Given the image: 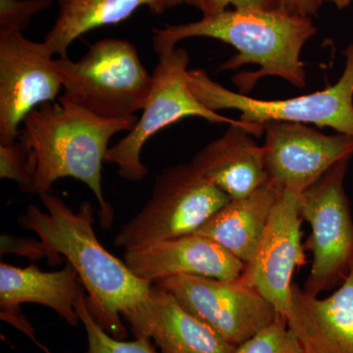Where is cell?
Segmentation results:
<instances>
[{
	"instance_id": "obj_3",
	"label": "cell",
	"mask_w": 353,
	"mask_h": 353,
	"mask_svg": "<svg viewBox=\"0 0 353 353\" xmlns=\"http://www.w3.org/2000/svg\"><path fill=\"white\" fill-rule=\"evenodd\" d=\"M138 119L101 117L63 95L32 110L23 122L18 143L27 157L34 194H48L59 179L75 178L94 192L102 227L109 229L114 212L102 192V163L111 139L131 131Z\"/></svg>"
},
{
	"instance_id": "obj_7",
	"label": "cell",
	"mask_w": 353,
	"mask_h": 353,
	"mask_svg": "<svg viewBox=\"0 0 353 353\" xmlns=\"http://www.w3.org/2000/svg\"><path fill=\"white\" fill-rule=\"evenodd\" d=\"M190 55L176 46L158 54L152 73V88L141 117L131 131L109 148L105 162L115 164L121 178L141 182L148 170L141 162V150L158 132L185 118L197 117L213 124L233 125L241 122L206 108L187 82Z\"/></svg>"
},
{
	"instance_id": "obj_13",
	"label": "cell",
	"mask_w": 353,
	"mask_h": 353,
	"mask_svg": "<svg viewBox=\"0 0 353 353\" xmlns=\"http://www.w3.org/2000/svg\"><path fill=\"white\" fill-rule=\"evenodd\" d=\"M124 262L134 275L152 283L181 275L236 281L245 267L219 243L196 233L126 248Z\"/></svg>"
},
{
	"instance_id": "obj_24",
	"label": "cell",
	"mask_w": 353,
	"mask_h": 353,
	"mask_svg": "<svg viewBox=\"0 0 353 353\" xmlns=\"http://www.w3.org/2000/svg\"><path fill=\"white\" fill-rule=\"evenodd\" d=\"M0 176L15 181L20 190L34 194V183L28 170L27 157L19 143L0 145Z\"/></svg>"
},
{
	"instance_id": "obj_26",
	"label": "cell",
	"mask_w": 353,
	"mask_h": 353,
	"mask_svg": "<svg viewBox=\"0 0 353 353\" xmlns=\"http://www.w3.org/2000/svg\"><path fill=\"white\" fill-rule=\"evenodd\" d=\"M325 2L334 4L339 9H345L352 3L353 0H325Z\"/></svg>"
},
{
	"instance_id": "obj_15",
	"label": "cell",
	"mask_w": 353,
	"mask_h": 353,
	"mask_svg": "<svg viewBox=\"0 0 353 353\" xmlns=\"http://www.w3.org/2000/svg\"><path fill=\"white\" fill-rule=\"evenodd\" d=\"M263 132L261 125L243 121L229 125L222 136L194 155L192 164L230 199L250 196L269 181L263 146L252 138L261 136Z\"/></svg>"
},
{
	"instance_id": "obj_19",
	"label": "cell",
	"mask_w": 353,
	"mask_h": 353,
	"mask_svg": "<svg viewBox=\"0 0 353 353\" xmlns=\"http://www.w3.org/2000/svg\"><path fill=\"white\" fill-rule=\"evenodd\" d=\"M57 19L43 43L53 55L67 57L74 41L97 28L124 22L141 7L163 14L162 0H57Z\"/></svg>"
},
{
	"instance_id": "obj_12",
	"label": "cell",
	"mask_w": 353,
	"mask_h": 353,
	"mask_svg": "<svg viewBox=\"0 0 353 353\" xmlns=\"http://www.w3.org/2000/svg\"><path fill=\"white\" fill-rule=\"evenodd\" d=\"M299 192L284 190L272 210L259 248L246 264L241 282L250 285L274 306L278 313L292 314V278L305 264L301 243Z\"/></svg>"
},
{
	"instance_id": "obj_2",
	"label": "cell",
	"mask_w": 353,
	"mask_h": 353,
	"mask_svg": "<svg viewBox=\"0 0 353 353\" xmlns=\"http://www.w3.org/2000/svg\"><path fill=\"white\" fill-rule=\"evenodd\" d=\"M316 32L317 27L311 18L259 8H232L202 15L192 22L154 28L152 41L157 54L174 50L188 39L208 38L230 44L238 53L221 65V70L259 66V71L234 77V83L245 94L265 77H277L294 87H305L301 52Z\"/></svg>"
},
{
	"instance_id": "obj_18",
	"label": "cell",
	"mask_w": 353,
	"mask_h": 353,
	"mask_svg": "<svg viewBox=\"0 0 353 353\" xmlns=\"http://www.w3.org/2000/svg\"><path fill=\"white\" fill-rule=\"evenodd\" d=\"M83 285L71 264L59 271L43 272L34 265L18 268L0 264V305L12 311L20 304L48 306L72 326L81 321L76 303Z\"/></svg>"
},
{
	"instance_id": "obj_14",
	"label": "cell",
	"mask_w": 353,
	"mask_h": 353,
	"mask_svg": "<svg viewBox=\"0 0 353 353\" xmlns=\"http://www.w3.org/2000/svg\"><path fill=\"white\" fill-rule=\"evenodd\" d=\"M123 317L134 338L153 340L162 353H236L234 345L153 283L148 299Z\"/></svg>"
},
{
	"instance_id": "obj_9",
	"label": "cell",
	"mask_w": 353,
	"mask_h": 353,
	"mask_svg": "<svg viewBox=\"0 0 353 353\" xmlns=\"http://www.w3.org/2000/svg\"><path fill=\"white\" fill-rule=\"evenodd\" d=\"M190 314L238 347L266 328L278 312L256 290L236 281L201 276H172L154 281Z\"/></svg>"
},
{
	"instance_id": "obj_10",
	"label": "cell",
	"mask_w": 353,
	"mask_h": 353,
	"mask_svg": "<svg viewBox=\"0 0 353 353\" xmlns=\"http://www.w3.org/2000/svg\"><path fill=\"white\" fill-rule=\"evenodd\" d=\"M43 41L23 32H0V145L17 143L21 126L63 88L57 59Z\"/></svg>"
},
{
	"instance_id": "obj_11",
	"label": "cell",
	"mask_w": 353,
	"mask_h": 353,
	"mask_svg": "<svg viewBox=\"0 0 353 353\" xmlns=\"http://www.w3.org/2000/svg\"><path fill=\"white\" fill-rule=\"evenodd\" d=\"M264 127V163L269 181L303 192L334 165L353 157V138L326 134L301 123L271 121Z\"/></svg>"
},
{
	"instance_id": "obj_6",
	"label": "cell",
	"mask_w": 353,
	"mask_h": 353,
	"mask_svg": "<svg viewBox=\"0 0 353 353\" xmlns=\"http://www.w3.org/2000/svg\"><path fill=\"white\" fill-rule=\"evenodd\" d=\"M230 201L192 162L167 167L155 179L150 201L121 227L114 243L126 250L194 233Z\"/></svg>"
},
{
	"instance_id": "obj_17",
	"label": "cell",
	"mask_w": 353,
	"mask_h": 353,
	"mask_svg": "<svg viewBox=\"0 0 353 353\" xmlns=\"http://www.w3.org/2000/svg\"><path fill=\"white\" fill-rule=\"evenodd\" d=\"M283 190L268 181L250 196L231 199L194 233L215 241L248 264L256 253L272 210Z\"/></svg>"
},
{
	"instance_id": "obj_16",
	"label": "cell",
	"mask_w": 353,
	"mask_h": 353,
	"mask_svg": "<svg viewBox=\"0 0 353 353\" xmlns=\"http://www.w3.org/2000/svg\"><path fill=\"white\" fill-rule=\"evenodd\" d=\"M288 324L303 353H353V263L341 287L320 299L292 285Z\"/></svg>"
},
{
	"instance_id": "obj_23",
	"label": "cell",
	"mask_w": 353,
	"mask_h": 353,
	"mask_svg": "<svg viewBox=\"0 0 353 353\" xmlns=\"http://www.w3.org/2000/svg\"><path fill=\"white\" fill-rule=\"evenodd\" d=\"M51 4L52 0H0V32H24L32 18Z\"/></svg>"
},
{
	"instance_id": "obj_22",
	"label": "cell",
	"mask_w": 353,
	"mask_h": 353,
	"mask_svg": "<svg viewBox=\"0 0 353 353\" xmlns=\"http://www.w3.org/2000/svg\"><path fill=\"white\" fill-rule=\"evenodd\" d=\"M325 0H206L202 15L233 8H259L290 15L312 18L321 10Z\"/></svg>"
},
{
	"instance_id": "obj_25",
	"label": "cell",
	"mask_w": 353,
	"mask_h": 353,
	"mask_svg": "<svg viewBox=\"0 0 353 353\" xmlns=\"http://www.w3.org/2000/svg\"><path fill=\"white\" fill-rule=\"evenodd\" d=\"M206 0H162L164 12L168 9L175 8V7L187 6L199 9L201 12L203 10Z\"/></svg>"
},
{
	"instance_id": "obj_8",
	"label": "cell",
	"mask_w": 353,
	"mask_h": 353,
	"mask_svg": "<svg viewBox=\"0 0 353 353\" xmlns=\"http://www.w3.org/2000/svg\"><path fill=\"white\" fill-rule=\"evenodd\" d=\"M350 158L334 165L301 192L299 213L311 227L313 263L304 292L318 296L343 283L353 263V219L345 190Z\"/></svg>"
},
{
	"instance_id": "obj_4",
	"label": "cell",
	"mask_w": 353,
	"mask_h": 353,
	"mask_svg": "<svg viewBox=\"0 0 353 353\" xmlns=\"http://www.w3.org/2000/svg\"><path fill=\"white\" fill-rule=\"evenodd\" d=\"M57 64L63 97L108 119L134 117L152 92V75L127 39H102L77 61L67 55Z\"/></svg>"
},
{
	"instance_id": "obj_5",
	"label": "cell",
	"mask_w": 353,
	"mask_h": 353,
	"mask_svg": "<svg viewBox=\"0 0 353 353\" xmlns=\"http://www.w3.org/2000/svg\"><path fill=\"white\" fill-rule=\"evenodd\" d=\"M345 65L338 82L323 90L278 101L253 99L215 82L204 70H189L188 85L209 109L241 112L240 119L261 125L271 121L329 127L353 138V43L345 50Z\"/></svg>"
},
{
	"instance_id": "obj_21",
	"label": "cell",
	"mask_w": 353,
	"mask_h": 353,
	"mask_svg": "<svg viewBox=\"0 0 353 353\" xmlns=\"http://www.w3.org/2000/svg\"><path fill=\"white\" fill-rule=\"evenodd\" d=\"M236 353H303L287 318L278 313L266 328L236 347Z\"/></svg>"
},
{
	"instance_id": "obj_1",
	"label": "cell",
	"mask_w": 353,
	"mask_h": 353,
	"mask_svg": "<svg viewBox=\"0 0 353 353\" xmlns=\"http://www.w3.org/2000/svg\"><path fill=\"white\" fill-rule=\"evenodd\" d=\"M39 197L46 212L31 204L18 223L38 234L51 262L61 255L75 268L95 321L110 336L124 340L128 331L121 316L148 299L152 283L134 275L124 261L101 245L95 236L90 202H82L74 211L50 192Z\"/></svg>"
},
{
	"instance_id": "obj_20",
	"label": "cell",
	"mask_w": 353,
	"mask_h": 353,
	"mask_svg": "<svg viewBox=\"0 0 353 353\" xmlns=\"http://www.w3.org/2000/svg\"><path fill=\"white\" fill-rule=\"evenodd\" d=\"M76 310L87 332L85 353H158L148 339H136L132 341L118 340L102 329L90 312L83 288L77 299Z\"/></svg>"
}]
</instances>
